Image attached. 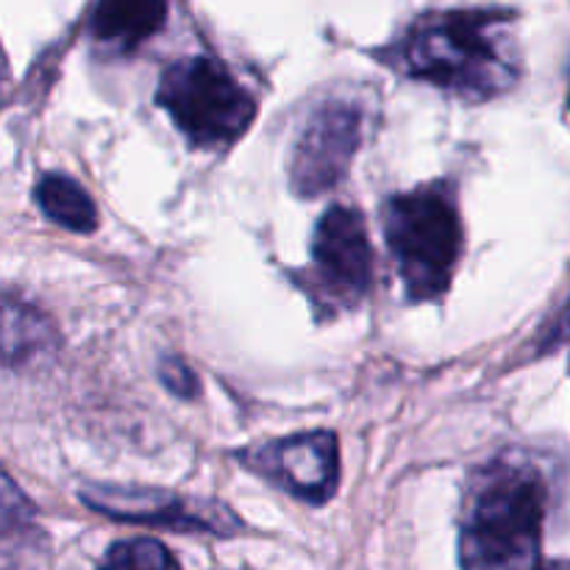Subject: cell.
Wrapping results in <instances>:
<instances>
[{
	"instance_id": "cell-1",
	"label": "cell",
	"mask_w": 570,
	"mask_h": 570,
	"mask_svg": "<svg viewBox=\"0 0 570 570\" xmlns=\"http://www.w3.org/2000/svg\"><path fill=\"white\" fill-rule=\"evenodd\" d=\"M507 11H434L412 22L384 61L415 81L434 83L465 100H488L518 81Z\"/></svg>"
},
{
	"instance_id": "cell-2",
	"label": "cell",
	"mask_w": 570,
	"mask_h": 570,
	"mask_svg": "<svg viewBox=\"0 0 570 570\" xmlns=\"http://www.w3.org/2000/svg\"><path fill=\"white\" fill-rule=\"evenodd\" d=\"M549 482L523 451H507L473 476L462 512L465 568H532L540 562Z\"/></svg>"
},
{
	"instance_id": "cell-3",
	"label": "cell",
	"mask_w": 570,
	"mask_h": 570,
	"mask_svg": "<svg viewBox=\"0 0 570 570\" xmlns=\"http://www.w3.org/2000/svg\"><path fill=\"white\" fill-rule=\"evenodd\" d=\"M384 237L406 298L434 301L451 287L462 256V220L449 184L434 181L384 204Z\"/></svg>"
},
{
	"instance_id": "cell-4",
	"label": "cell",
	"mask_w": 570,
	"mask_h": 570,
	"mask_svg": "<svg viewBox=\"0 0 570 570\" xmlns=\"http://www.w3.org/2000/svg\"><path fill=\"white\" fill-rule=\"evenodd\" d=\"M156 104L195 148H228L256 117V98L212 56H184L161 72Z\"/></svg>"
},
{
	"instance_id": "cell-5",
	"label": "cell",
	"mask_w": 570,
	"mask_h": 570,
	"mask_svg": "<svg viewBox=\"0 0 570 570\" xmlns=\"http://www.w3.org/2000/svg\"><path fill=\"white\" fill-rule=\"evenodd\" d=\"M373 278V248L360 209L334 204L326 209L312 239L309 284L321 315L332 317L365 301Z\"/></svg>"
},
{
	"instance_id": "cell-6",
	"label": "cell",
	"mask_w": 570,
	"mask_h": 570,
	"mask_svg": "<svg viewBox=\"0 0 570 570\" xmlns=\"http://www.w3.org/2000/svg\"><path fill=\"white\" fill-rule=\"evenodd\" d=\"M365 137V111L356 100H323L298 131L289 154V184L301 198L337 187Z\"/></svg>"
},
{
	"instance_id": "cell-7",
	"label": "cell",
	"mask_w": 570,
	"mask_h": 570,
	"mask_svg": "<svg viewBox=\"0 0 570 570\" xmlns=\"http://www.w3.org/2000/svg\"><path fill=\"white\" fill-rule=\"evenodd\" d=\"M78 499L89 510L106 518L134 523H150L161 529H184V532L234 534L239 521L217 501L181 499L167 490L115 488V484H89L78 490Z\"/></svg>"
},
{
	"instance_id": "cell-8",
	"label": "cell",
	"mask_w": 570,
	"mask_h": 570,
	"mask_svg": "<svg viewBox=\"0 0 570 570\" xmlns=\"http://www.w3.org/2000/svg\"><path fill=\"white\" fill-rule=\"evenodd\" d=\"M254 468L306 504H326L340 484V445L332 432L276 440L254 451Z\"/></svg>"
},
{
	"instance_id": "cell-9",
	"label": "cell",
	"mask_w": 570,
	"mask_h": 570,
	"mask_svg": "<svg viewBox=\"0 0 570 570\" xmlns=\"http://www.w3.org/2000/svg\"><path fill=\"white\" fill-rule=\"evenodd\" d=\"M56 348H59V334L39 306L0 295V365H39L50 360Z\"/></svg>"
},
{
	"instance_id": "cell-10",
	"label": "cell",
	"mask_w": 570,
	"mask_h": 570,
	"mask_svg": "<svg viewBox=\"0 0 570 570\" xmlns=\"http://www.w3.org/2000/svg\"><path fill=\"white\" fill-rule=\"evenodd\" d=\"M170 0H98L92 9V37L117 53H131L161 31Z\"/></svg>"
},
{
	"instance_id": "cell-11",
	"label": "cell",
	"mask_w": 570,
	"mask_h": 570,
	"mask_svg": "<svg viewBox=\"0 0 570 570\" xmlns=\"http://www.w3.org/2000/svg\"><path fill=\"white\" fill-rule=\"evenodd\" d=\"M37 204L45 215L61 228L76 234H89L98 228V209L87 189L70 176L50 173L37 184Z\"/></svg>"
},
{
	"instance_id": "cell-12",
	"label": "cell",
	"mask_w": 570,
	"mask_h": 570,
	"mask_svg": "<svg viewBox=\"0 0 570 570\" xmlns=\"http://www.w3.org/2000/svg\"><path fill=\"white\" fill-rule=\"evenodd\" d=\"M106 568H173L178 566L176 557L156 540H126V543H115L109 554L104 557Z\"/></svg>"
},
{
	"instance_id": "cell-13",
	"label": "cell",
	"mask_w": 570,
	"mask_h": 570,
	"mask_svg": "<svg viewBox=\"0 0 570 570\" xmlns=\"http://www.w3.org/2000/svg\"><path fill=\"white\" fill-rule=\"evenodd\" d=\"M31 501H28L26 495H22V490L0 471V538L31 527Z\"/></svg>"
},
{
	"instance_id": "cell-14",
	"label": "cell",
	"mask_w": 570,
	"mask_h": 570,
	"mask_svg": "<svg viewBox=\"0 0 570 570\" xmlns=\"http://www.w3.org/2000/svg\"><path fill=\"white\" fill-rule=\"evenodd\" d=\"M159 379L170 393L181 395V399H193L198 393V382H195V373L184 365L176 356H167L159 365Z\"/></svg>"
}]
</instances>
